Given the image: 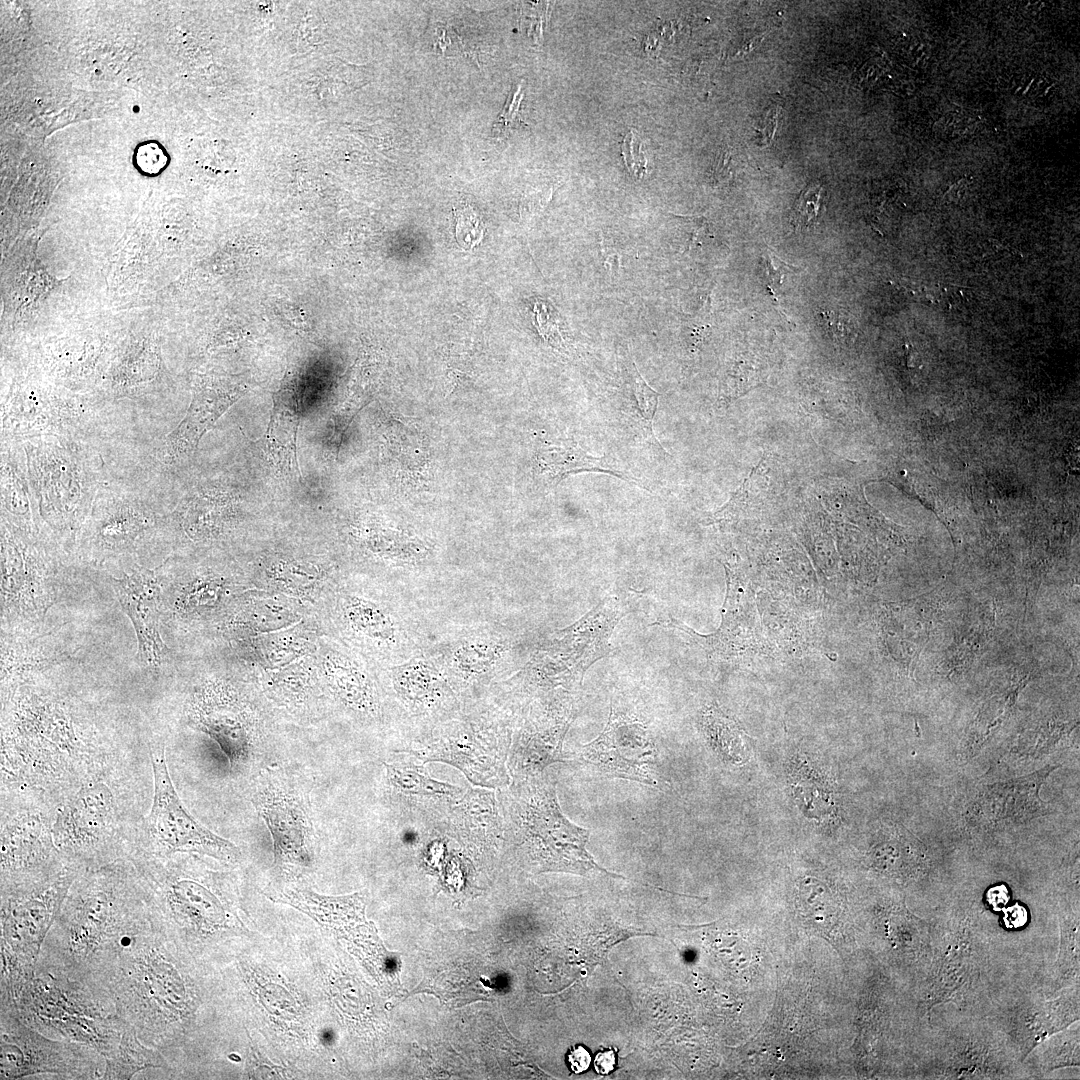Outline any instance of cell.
Segmentation results:
<instances>
[{"label": "cell", "mask_w": 1080, "mask_h": 1080, "mask_svg": "<svg viewBox=\"0 0 1080 1080\" xmlns=\"http://www.w3.org/2000/svg\"><path fill=\"white\" fill-rule=\"evenodd\" d=\"M92 439L47 435L19 441L24 449L36 529L77 537L108 474Z\"/></svg>", "instance_id": "cell-1"}, {"label": "cell", "mask_w": 1080, "mask_h": 1080, "mask_svg": "<svg viewBox=\"0 0 1080 1080\" xmlns=\"http://www.w3.org/2000/svg\"><path fill=\"white\" fill-rule=\"evenodd\" d=\"M54 970L42 973L41 978L33 976L14 1010L20 1011L30 1026L52 1028L62 1040L89 1046L111 1057L120 1044L124 1023L84 984L64 973L65 980H60Z\"/></svg>", "instance_id": "cell-2"}, {"label": "cell", "mask_w": 1080, "mask_h": 1080, "mask_svg": "<svg viewBox=\"0 0 1080 1080\" xmlns=\"http://www.w3.org/2000/svg\"><path fill=\"white\" fill-rule=\"evenodd\" d=\"M157 483L108 473L77 537L94 556L134 554L157 534Z\"/></svg>", "instance_id": "cell-3"}, {"label": "cell", "mask_w": 1080, "mask_h": 1080, "mask_svg": "<svg viewBox=\"0 0 1080 1080\" xmlns=\"http://www.w3.org/2000/svg\"><path fill=\"white\" fill-rule=\"evenodd\" d=\"M251 801L270 833L274 866L284 871L310 867L316 834L308 798L293 774L278 766L261 769L253 779Z\"/></svg>", "instance_id": "cell-4"}, {"label": "cell", "mask_w": 1080, "mask_h": 1080, "mask_svg": "<svg viewBox=\"0 0 1080 1080\" xmlns=\"http://www.w3.org/2000/svg\"><path fill=\"white\" fill-rule=\"evenodd\" d=\"M153 772V800L146 830L157 853H198L224 862H235L240 851L231 841L199 823L181 802L172 783L163 747L150 752Z\"/></svg>", "instance_id": "cell-5"}, {"label": "cell", "mask_w": 1080, "mask_h": 1080, "mask_svg": "<svg viewBox=\"0 0 1080 1080\" xmlns=\"http://www.w3.org/2000/svg\"><path fill=\"white\" fill-rule=\"evenodd\" d=\"M520 833L528 853L542 870L586 875L601 871L586 844L589 831L570 822L561 812L553 786L537 789L524 803Z\"/></svg>", "instance_id": "cell-6"}, {"label": "cell", "mask_w": 1080, "mask_h": 1080, "mask_svg": "<svg viewBox=\"0 0 1080 1080\" xmlns=\"http://www.w3.org/2000/svg\"><path fill=\"white\" fill-rule=\"evenodd\" d=\"M98 407L75 396L18 388L1 404V441L47 435L93 438L105 414Z\"/></svg>", "instance_id": "cell-7"}, {"label": "cell", "mask_w": 1080, "mask_h": 1080, "mask_svg": "<svg viewBox=\"0 0 1080 1080\" xmlns=\"http://www.w3.org/2000/svg\"><path fill=\"white\" fill-rule=\"evenodd\" d=\"M74 879L73 870H64L39 884L18 887L2 902L1 943L31 971H35L45 937Z\"/></svg>", "instance_id": "cell-8"}, {"label": "cell", "mask_w": 1080, "mask_h": 1080, "mask_svg": "<svg viewBox=\"0 0 1080 1080\" xmlns=\"http://www.w3.org/2000/svg\"><path fill=\"white\" fill-rule=\"evenodd\" d=\"M2 1019L1 1067L3 1078L51 1072L73 1078H92L96 1067V1051L89 1046L63 1041H50L22 1022L14 1023L13 1016ZM97 1052V1051H96Z\"/></svg>", "instance_id": "cell-9"}, {"label": "cell", "mask_w": 1080, "mask_h": 1080, "mask_svg": "<svg viewBox=\"0 0 1080 1080\" xmlns=\"http://www.w3.org/2000/svg\"><path fill=\"white\" fill-rule=\"evenodd\" d=\"M190 724L217 743L234 772L253 766L261 755L255 724L224 689L208 688L195 696Z\"/></svg>", "instance_id": "cell-10"}, {"label": "cell", "mask_w": 1080, "mask_h": 1080, "mask_svg": "<svg viewBox=\"0 0 1080 1080\" xmlns=\"http://www.w3.org/2000/svg\"><path fill=\"white\" fill-rule=\"evenodd\" d=\"M656 748L648 728L639 720L611 708L597 738L583 746L581 758L609 776L654 785Z\"/></svg>", "instance_id": "cell-11"}, {"label": "cell", "mask_w": 1080, "mask_h": 1080, "mask_svg": "<svg viewBox=\"0 0 1080 1080\" xmlns=\"http://www.w3.org/2000/svg\"><path fill=\"white\" fill-rule=\"evenodd\" d=\"M724 566L727 591L721 612V625L714 633L701 635L674 618H670L668 622L655 623L685 632L703 647L712 659L718 660H729L761 647L752 590L735 568L726 564Z\"/></svg>", "instance_id": "cell-12"}, {"label": "cell", "mask_w": 1080, "mask_h": 1080, "mask_svg": "<svg viewBox=\"0 0 1080 1080\" xmlns=\"http://www.w3.org/2000/svg\"><path fill=\"white\" fill-rule=\"evenodd\" d=\"M113 815V796L102 782L83 786L59 810L51 828L54 845L70 853H83L99 844Z\"/></svg>", "instance_id": "cell-13"}, {"label": "cell", "mask_w": 1080, "mask_h": 1080, "mask_svg": "<svg viewBox=\"0 0 1080 1080\" xmlns=\"http://www.w3.org/2000/svg\"><path fill=\"white\" fill-rule=\"evenodd\" d=\"M112 586L138 639V656L147 665L157 666L166 652L158 631L160 587L155 573L134 565L122 578H112Z\"/></svg>", "instance_id": "cell-14"}, {"label": "cell", "mask_w": 1080, "mask_h": 1080, "mask_svg": "<svg viewBox=\"0 0 1080 1080\" xmlns=\"http://www.w3.org/2000/svg\"><path fill=\"white\" fill-rule=\"evenodd\" d=\"M158 889V898L152 896L147 901L156 920L169 917L179 925L186 923L199 933L218 929L225 921V908L221 900L196 879L167 878Z\"/></svg>", "instance_id": "cell-15"}, {"label": "cell", "mask_w": 1080, "mask_h": 1080, "mask_svg": "<svg viewBox=\"0 0 1080 1080\" xmlns=\"http://www.w3.org/2000/svg\"><path fill=\"white\" fill-rule=\"evenodd\" d=\"M234 397L212 389H203L194 396L180 423L163 439L158 458L166 466L180 464L191 458L204 434L233 403Z\"/></svg>", "instance_id": "cell-16"}, {"label": "cell", "mask_w": 1080, "mask_h": 1080, "mask_svg": "<svg viewBox=\"0 0 1080 1080\" xmlns=\"http://www.w3.org/2000/svg\"><path fill=\"white\" fill-rule=\"evenodd\" d=\"M52 833L35 814H21L6 824L1 836L2 872H31L51 855Z\"/></svg>", "instance_id": "cell-17"}, {"label": "cell", "mask_w": 1080, "mask_h": 1080, "mask_svg": "<svg viewBox=\"0 0 1080 1080\" xmlns=\"http://www.w3.org/2000/svg\"><path fill=\"white\" fill-rule=\"evenodd\" d=\"M1 519L37 533L24 449L19 441H1Z\"/></svg>", "instance_id": "cell-18"}, {"label": "cell", "mask_w": 1080, "mask_h": 1080, "mask_svg": "<svg viewBox=\"0 0 1080 1080\" xmlns=\"http://www.w3.org/2000/svg\"><path fill=\"white\" fill-rule=\"evenodd\" d=\"M536 473L549 486L557 485L566 476L579 472H599L616 476L642 486L632 474L617 468L607 457H595L576 443L553 444L542 442L535 452Z\"/></svg>", "instance_id": "cell-19"}, {"label": "cell", "mask_w": 1080, "mask_h": 1080, "mask_svg": "<svg viewBox=\"0 0 1080 1080\" xmlns=\"http://www.w3.org/2000/svg\"><path fill=\"white\" fill-rule=\"evenodd\" d=\"M300 416L296 398L285 392L274 400L267 432L266 453L280 470L299 474L296 442Z\"/></svg>", "instance_id": "cell-20"}, {"label": "cell", "mask_w": 1080, "mask_h": 1080, "mask_svg": "<svg viewBox=\"0 0 1080 1080\" xmlns=\"http://www.w3.org/2000/svg\"><path fill=\"white\" fill-rule=\"evenodd\" d=\"M954 940L939 960L936 972L931 977L927 992L930 1006L949 1000L961 987L972 981L970 979L975 972L972 948L964 934Z\"/></svg>", "instance_id": "cell-21"}, {"label": "cell", "mask_w": 1080, "mask_h": 1080, "mask_svg": "<svg viewBox=\"0 0 1080 1080\" xmlns=\"http://www.w3.org/2000/svg\"><path fill=\"white\" fill-rule=\"evenodd\" d=\"M796 905L802 917L818 930L829 931L837 922L840 903L822 881L803 879L797 887Z\"/></svg>", "instance_id": "cell-22"}, {"label": "cell", "mask_w": 1080, "mask_h": 1080, "mask_svg": "<svg viewBox=\"0 0 1080 1080\" xmlns=\"http://www.w3.org/2000/svg\"><path fill=\"white\" fill-rule=\"evenodd\" d=\"M386 775L393 789L404 794L455 795L460 788L432 779L423 766L412 764H385Z\"/></svg>", "instance_id": "cell-23"}, {"label": "cell", "mask_w": 1080, "mask_h": 1080, "mask_svg": "<svg viewBox=\"0 0 1080 1080\" xmlns=\"http://www.w3.org/2000/svg\"><path fill=\"white\" fill-rule=\"evenodd\" d=\"M396 690L409 701H424L441 687L439 673L424 660L415 659L393 672Z\"/></svg>", "instance_id": "cell-24"}, {"label": "cell", "mask_w": 1080, "mask_h": 1080, "mask_svg": "<svg viewBox=\"0 0 1080 1080\" xmlns=\"http://www.w3.org/2000/svg\"><path fill=\"white\" fill-rule=\"evenodd\" d=\"M148 1051L137 1042L136 1034L130 1028L125 1027L120 1044L116 1052L107 1058L108 1078H129L142 1067L160 1066L157 1063V1052Z\"/></svg>", "instance_id": "cell-25"}, {"label": "cell", "mask_w": 1080, "mask_h": 1080, "mask_svg": "<svg viewBox=\"0 0 1080 1080\" xmlns=\"http://www.w3.org/2000/svg\"><path fill=\"white\" fill-rule=\"evenodd\" d=\"M504 650V643L494 640L466 641L454 650L452 665L462 675H477L486 671Z\"/></svg>", "instance_id": "cell-26"}, {"label": "cell", "mask_w": 1080, "mask_h": 1080, "mask_svg": "<svg viewBox=\"0 0 1080 1080\" xmlns=\"http://www.w3.org/2000/svg\"><path fill=\"white\" fill-rule=\"evenodd\" d=\"M347 614L361 633L380 640H391L394 626L391 618L375 604L354 598L349 602Z\"/></svg>", "instance_id": "cell-27"}, {"label": "cell", "mask_w": 1080, "mask_h": 1080, "mask_svg": "<svg viewBox=\"0 0 1080 1080\" xmlns=\"http://www.w3.org/2000/svg\"><path fill=\"white\" fill-rule=\"evenodd\" d=\"M628 372L641 430L648 440L662 449L652 427L660 395L646 383L633 362L629 365Z\"/></svg>", "instance_id": "cell-28"}, {"label": "cell", "mask_w": 1080, "mask_h": 1080, "mask_svg": "<svg viewBox=\"0 0 1080 1080\" xmlns=\"http://www.w3.org/2000/svg\"><path fill=\"white\" fill-rule=\"evenodd\" d=\"M1040 1008H1033L1024 1014L1023 1026L1029 1039L1037 1041L1047 1032H1053L1060 1026L1069 1024L1068 1012H1060V1003H1049Z\"/></svg>", "instance_id": "cell-29"}, {"label": "cell", "mask_w": 1080, "mask_h": 1080, "mask_svg": "<svg viewBox=\"0 0 1080 1080\" xmlns=\"http://www.w3.org/2000/svg\"><path fill=\"white\" fill-rule=\"evenodd\" d=\"M823 188L817 183L806 187L794 202L790 221L795 229H809L815 225L822 206Z\"/></svg>", "instance_id": "cell-30"}, {"label": "cell", "mask_w": 1080, "mask_h": 1080, "mask_svg": "<svg viewBox=\"0 0 1080 1080\" xmlns=\"http://www.w3.org/2000/svg\"><path fill=\"white\" fill-rule=\"evenodd\" d=\"M817 316L821 327L835 342H844L854 334L853 319L842 309L824 307L818 310Z\"/></svg>", "instance_id": "cell-31"}, {"label": "cell", "mask_w": 1080, "mask_h": 1080, "mask_svg": "<svg viewBox=\"0 0 1080 1080\" xmlns=\"http://www.w3.org/2000/svg\"><path fill=\"white\" fill-rule=\"evenodd\" d=\"M455 236L457 242L466 250L478 245L484 234V226L472 208L464 207L455 213Z\"/></svg>", "instance_id": "cell-32"}, {"label": "cell", "mask_w": 1080, "mask_h": 1080, "mask_svg": "<svg viewBox=\"0 0 1080 1080\" xmlns=\"http://www.w3.org/2000/svg\"><path fill=\"white\" fill-rule=\"evenodd\" d=\"M621 149L625 165L636 179H641L647 172V159L634 130L625 136Z\"/></svg>", "instance_id": "cell-33"}, {"label": "cell", "mask_w": 1080, "mask_h": 1080, "mask_svg": "<svg viewBox=\"0 0 1080 1080\" xmlns=\"http://www.w3.org/2000/svg\"><path fill=\"white\" fill-rule=\"evenodd\" d=\"M763 263L765 277L771 288L780 286L785 275L793 269L769 250L764 254Z\"/></svg>", "instance_id": "cell-34"}, {"label": "cell", "mask_w": 1080, "mask_h": 1080, "mask_svg": "<svg viewBox=\"0 0 1080 1080\" xmlns=\"http://www.w3.org/2000/svg\"><path fill=\"white\" fill-rule=\"evenodd\" d=\"M520 89L521 86H518V89L510 95L494 127L500 125L501 130L504 131L506 128L512 127L514 122H518V110L522 99Z\"/></svg>", "instance_id": "cell-35"}, {"label": "cell", "mask_w": 1080, "mask_h": 1080, "mask_svg": "<svg viewBox=\"0 0 1080 1080\" xmlns=\"http://www.w3.org/2000/svg\"><path fill=\"white\" fill-rule=\"evenodd\" d=\"M566 1062L573 1073L580 1074L589 1068L591 1056L588 1050L582 1045H573L567 1051Z\"/></svg>", "instance_id": "cell-36"}, {"label": "cell", "mask_w": 1080, "mask_h": 1080, "mask_svg": "<svg viewBox=\"0 0 1080 1080\" xmlns=\"http://www.w3.org/2000/svg\"><path fill=\"white\" fill-rule=\"evenodd\" d=\"M594 1068L598 1074L608 1075L615 1070L617 1065L616 1050L612 1047L597 1052L594 1058Z\"/></svg>", "instance_id": "cell-37"}, {"label": "cell", "mask_w": 1080, "mask_h": 1080, "mask_svg": "<svg viewBox=\"0 0 1080 1080\" xmlns=\"http://www.w3.org/2000/svg\"><path fill=\"white\" fill-rule=\"evenodd\" d=\"M677 217L683 221L685 228L690 229V247L692 245L700 243L701 239L707 235V222L705 218L684 216Z\"/></svg>", "instance_id": "cell-38"}, {"label": "cell", "mask_w": 1080, "mask_h": 1080, "mask_svg": "<svg viewBox=\"0 0 1080 1080\" xmlns=\"http://www.w3.org/2000/svg\"><path fill=\"white\" fill-rule=\"evenodd\" d=\"M1004 921L1007 927L1019 928L1027 921V911L1019 904H1015L1005 911Z\"/></svg>", "instance_id": "cell-39"}, {"label": "cell", "mask_w": 1080, "mask_h": 1080, "mask_svg": "<svg viewBox=\"0 0 1080 1080\" xmlns=\"http://www.w3.org/2000/svg\"><path fill=\"white\" fill-rule=\"evenodd\" d=\"M989 904L996 910H1001L1009 901V892L1004 885L990 888L987 893Z\"/></svg>", "instance_id": "cell-40"}, {"label": "cell", "mask_w": 1080, "mask_h": 1080, "mask_svg": "<svg viewBox=\"0 0 1080 1080\" xmlns=\"http://www.w3.org/2000/svg\"><path fill=\"white\" fill-rule=\"evenodd\" d=\"M1033 81H1034V79H1032L1031 82L1028 84L1025 91L1023 92L1024 94L1029 90V88H1030L1031 84L1033 83Z\"/></svg>", "instance_id": "cell-41"}]
</instances>
